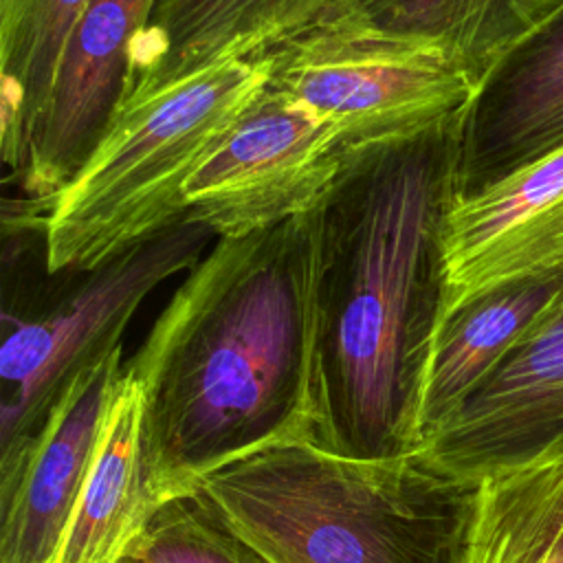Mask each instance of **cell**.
Wrapping results in <instances>:
<instances>
[{"instance_id":"cell-15","label":"cell","mask_w":563,"mask_h":563,"mask_svg":"<svg viewBox=\"0 0 563 563\" xmlns=\"http://www.w3.org/2000/svg\"><path fill=\"white\" fill-rule=\"evenodd\" d=\"M563 11V0H334L321 15L440 44L475 81Z\"/></svg>"},{"instance_id":"cell-2","label":"cell","mask_w":563,"mask_h":563,"mask_svg":"<svg viewBox=\"0 0 563 563\" xmlns=\"http://www.w3.org/2000/svg\"><path fill=\"white\" fill-rule=\"evenodd\" d=\"M321 209L218 238L125 363L165 501L257 451L308 440Z\"/></svg>"},{"instance_id":"cell-7","label":"cell","mask_w":563,"mask_h":563,"mask_svg":"<svg viewBox=\"0 0 563 563\" xmlns=\"http://www.w3.org/2000/svg\"><path fill=\"white\" fill-rule=\"evenodd\" d=\"M354 156L310 108L266 88L185 187V220L216 238L268 231L319 209Z\"/></svg>"},{"instance_id":"cell-12","label":"cell","mask_w":563,"mask_h":563,"mask_svg":"<svg viewBox=\"0 0 563 563\" xmlns=\"http://www.w3.org/2000/svg\"><path fill=\"white\" fill-rule=\"evenodd\" d=\"M156 0H92L70 37L46 121L20 187L40 207L79 169L121 95L128 51Z\"/></svg>"},{"instance_id":"cell-16","label":"cell","mask_w":563,"mask_h":563,"mask_svg":"<svg viewBox=\"0 0 563 563\" xmlns=\"http://www.w3.org/2000/svg\"><path fill=\"white\" fill-rule=\"evenodd\" d=\"M561 286L563 275L499 286L466 301L440 321L422 400L424 444L517 345Z\"/></svg>"},{"instance_id":"cell-3","label":"cell","mask_w":563,"mask_h":563,"mask_svg":"<svg viewBox=\"0 0 563 563\" xmlns=\"http://www.w3.org/2000/svg\"><path fill=\"white\" fill-rule=\"evenodd\" d=\"M191 495L271 563H466L482 482L422 451L354 460L295 440L209 475Z\"/></svg>"},{"instance_id":"cell-18","label":"cell","mask_w":563,"mask_h":563,"mask_svg":"<svg viewBox=\"0 0 563 563\" xmlns=\"http://www.w3.org/2000/svg\"><path fill=\"white\" fill-rule=\"evenodd\" d=\"M466 563H563V455L482 479Z\"/></svg>"},{"instance_id":"cell-11","label":"cell","mask_w":563,"mask_h":563,"mask_svg":"<svg viewBox=\"0 0 563 563\" xmlns=\"http://www.w3.org/2000/svg\"><path fill=\"white\" fill-rule=\"evenodd\" d=\"M563 147V11L479 86L460 128L455 196L475 194Z\"/></svg>"},{"instance_id":"cell-19","label":"cell","mask_w":563,"mask_h":563,"mask_svg":"<svg viewBox=\"0 0 563 563\" xmlns=\"http://www.w3.org/2000/svg\"><path fill=\"white\" fill-rule=\"evenodd\" d=\"M114 563H271L196 495L165 501Z\"/></svg>"},{"instance_id":"cell-1","label":"cell","mask_w":563,"mask_h":563,"mask_svg":"<svg viewBox=\"0 0 563 563\" xmlns=\"http://www.w3.org/2000/svg\"><path fill=\"white\" fill-rule=\"evenodd\" d=\"M462 117L354 156L321 209L310 306V433L354 460L420 453L442 317L444 216Z\"/></svg>"},{"instance_id":"cell-5","label":"cell","mask_w":563,"mask_h":563,"mask_svg":"<svg viewBox=\"0 0 563 563\" xmlns=\"http://www.w3.org/2000/svg\"><path fill=\"white\" fill-rule=\"evenodd\" d=\"M213 233L180 220L130 246L48 306L2 312L0 482L9 479L73 383L117 347L141 301L191 271Z\"/></svg>"},{"instance_id":"cell-8","label":"cell","mask_w":563,"mask_h":563,"mask_svg":"<svg viewBox=\"0 0 563 563\" xmlns=\"http://www.w3.org/2000/svg\"><path fill=\"white\" fill-rule=\"evenodd\" d=\"M422 453L477 482L563 455V286Z\"/></svg>"},{"instance_id":"cell-13","label":"cell","mask_w":563,"mask_h":563,"mask_svg":"<svg viewBox=\"0 0 563 563\" xmlns=\"http://www.w3.org/2000/svg\"><path fill=\"white\" fill-rule=\"evenodd\" d=\"M332 2L156 0L128 51L117 103L154 95L224 59L260 57L310 26Z\"/></svg>"},{"instance_id":"cell-4","label":"cell","mask_w":563,"mask_h":563,"mask_svg":"<svg viewBox=\"0 0 563 563\" xmlns=\"http://www.w3.org/2000/svg\"><path fill=\"white\" fill-rule=\"evenodd\" d=\"M266 55L211 64L117 103L79 169L37 211L48 273H88L185 220V187L266 92Z\"/></svg>"},{"instance_id":"cell-10","label":"cell","mask_w":563,"mask_h":563,"mask_svg":"<svg viewBox=\"0 0 563 563\" xmlns=\"http://www.w3.org/2000/svg\"><path fill=\"white\" fill-rule=\"evenodd\" d=\"M123 345L62 398L20 468L0 482V563H53L123 376Z\"/></svg>"},{"instance_id":"cell-17","label":"cell","mask_w":563,"mask_h":563,"mask_svg":"<svg viewBox=\"0 0 563 563\" xmlns=\"http://www.w3.org/2000/svg\"><path fill=\"white\" fill-rule=\"evenodd\" d=\"M92 0H0V150L22 178L75 35Z\"/></svg>"},{"instance_id":"cell-9","label":"cell","mask_w":563,"mask_h":563,"mask_svg":"<svg viewBox=\"0 0 563 563\" xmlns=\"http://www.w3.org/2000/svg\"><path fill=\"white\" fill-rule=\"evenodd\" d=\"M440 255V321L493 288L563 275V147L475 194L455 196Z\"/></svg>"},{"instance_id":"cell-14","label":"cell","mask_w":563,"mask_h":563,"mask_svg":"<svg viewBox=\"0 0 563 563\" xmlns=\"http://www.w3.org/2000/svg\"><path fill=\"white\" fill-rule=\"evenodd\" d=\"M163 504L147 455L143 396L123 367L90 473L53 563H114Z\"/></svg>"},{"instance_id":"cell-6","label":"cell","mask_w":563,"mask_h":563,"mask_svg":"<svg viewBox=\"0 0 563 563\" xmlns=\"http://www.w3.org/2000/svg\"><path fill=\"white\" fill-rule=\"evenodd\" d=\"M264 55L268 88L332 123L352 156L464 114L479 90L440 44L330 15Z\"/></svg>"}]
</instances>
